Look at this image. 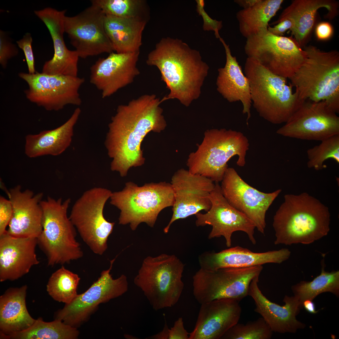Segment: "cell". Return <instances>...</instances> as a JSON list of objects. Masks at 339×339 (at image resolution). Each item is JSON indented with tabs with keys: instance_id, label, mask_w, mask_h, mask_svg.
<instances>
[{
	"instance_id": "6da1fadb",
	"label": "cell",
	"mask_w": 339,
	"mask_h": 339,
	"mask_svg": "<svg viewBox=\"0 0 339 339\" xmlns=\"http://www.w3.org/2000/svg\"><path fill=\"white\" fill-rule=\"evenodd\" d=\"M156 95L145 94L119 105L108 125L105 142L110 169L122 177L132 167L143 165L145 159L141 149L142 141L149 132L160 133L167 124Z\"/></svg>"
},
{
	"instance_id": "7a4b0ae2",
	"label": "cell",
	"mask_w": 339,
	"mask_h": 339,
	"mask_svg": "<svg viewBox=\"0 0 339 339\" xmlns=\"http://www.w3.org/2000/svg\"><path fill=\"white\" fill-rule=\"evenodd\" d=\"M147 65L156 67L169 90L163 101L176 99L186 106L197 99L209 70L200 52L178 39L167 37L148 54Z\"/></svg>"
},
{
	"instance_id": "3957f363",
	"label": "cell",
	"mask_w": 339,
	"mask_h": 339,
	"mask_svg": "<svg viewBox=\"0 0 339 339\" xmlns=\"http://www.w3.org/2000/svg\"><path fill=\"white\" fill-rule=\"evenodd\" d=\"M330 215L328 208L304 192L287 194L273 217L275 245L309 244L328 234Z\"/></svg>"
},
{
	"instance_id": "277c9868",
	"label": "cell",
	"mask_w": 339,
	"mask_h": 339,
	"mask_svg": "<svg viewBox=\"0 0 339 339\" xmlns=\"http://www.w3.org/2000/svg\"><path fill=\"white\" fill-rule=\"evenodd\" d=\"M304 50L303 64L289 78L302 102L325 101L336 113L339 112V52L326 51L309 45Z\"/></svg>"
},
{
	"instance_id": "5b68a950",
	"label": "cell",
	"mask_w": 339,
	"mask_h": 339,
	"mask_svg": "<svg viewBox=\"0 0 339 339\" xmlns=\"http://www.w3.org/2000/svg\"><path fill=\"white\" fill-rule=\"evenodd\" d=\"M244 73L254 107L272 123H285L304 102L293 92L287 78L272 73L253 58L247 57Z\"/></svg>"
},
{
	"instance_id": "8992f818",
	"label": "cell",
	"mask_w": 339,
	"mask_h": 339,
	"mask_svg": "<svg viewBox=\"0 0 339 339\" xmlns=\"http://www.w3.org/2000/svg\"><path fill=\"white\" fill-rule=\"evenodd\" d=\"M249 146L247 138L240 132L224 128L207 130L196 150L188 156V170L215 182H221L232 157L238 156V166L245 165Z\"/></svg>"
},
{
	"instance_id": "52a82bcc",
	"label": "cell",
	"mask_w": 339,
	"mask_h": 339,
	"mask_svg": "<svg viewBox=\"0 0 339 339\" xmlns=\"http://www.w3.org/2000/svg\"><path fill=\"white\" fill-rule=\"evenodd\" d=\"M110 199V203L120 211L119 223L129 224L133 231L142 223L153 227L160 212L172 207L175 201L172 186L165 181L140 186L128 182L121 191L112 192Z\"/></svg>"
},
{
	"instance_id": "ba28073f",
	"label": "cell",
	"mask_w": 339,
	"mask_h": 339,
	"mask_svg": "<svg viewBox=\"0 0 339 339\" xmlns=\"http://www.w3.org/2000/svg\"><path fill=\"white\" fill-rule=\"evenodd\" d=\"M71 202L48 196L41 201L43 212L42 231L37 238L38 244L46 255L48 265H62L79 259L83 255L77 241L76 228L67 210Z\"/></svg>"
},
{
	"instance_id": "9c48e42d",
	"label": "cell",
	"mask_w": 339,
	"mask_h": 339,
	"mask_svg": "<svg viewBox=\"0 0 339 339\" xmlns=\"http://www.w3.org/2000/svg\"><path fill=\"white\" fill-rule=\"evenodd\" d=\"M184 265L174 255L148 256L143 260L134 282L155 310L171 307L179 301L184 288Z\"/></svg>"
},
{
	"instance_id": "30bf717a",
	"label": "cell",
	"mask_w": 339,
	"mask_h": 339,
	"mask_svg": "<svg viewBox=\"0 0 339 339\" xmlns=\"http://www.w3.org/2000/svg\"><path fill=\"white\" fill-rule=\"evenodd\" d=\"M112 193L101 187L85 191L73 205L69 216L84 242L99 255L107 250L108 239L115 224L106 220L103 214L104 206Z\"/></svg>"
},
{
	"instance_id": "8fae6325",
	"label": "cell",
	"mask_w": 339,
	"mask_h": 339,
	"mask_svg": "<svg viewBox=\"0 0 339 339\" xmlns=\"http://www.w3.org/2000/svg\"><path fill=\"white\" fill-rule=\"evenodd\" d=\"M244 50L247 57L253 58L272 73L290 78L304 63V50L291 36H278L267 29L246 39Z\"/></svg>"
},
{
	"instance_id": "7c38bea8",
	"label": "cell",
	"mask_w": 339,
	"mask_h": 339,
	"mask_svg": "<svg viewBox=\"0 0 339 339\" xmlns=\"http://www.w3.org/2000/svg\"><path fill=\"white\" fill-rule=\"evenodd\" d=\"M263 268L261 265L215 270L200 268L193 277L194 296L201 304L223 299L239 301L248 295L251 282L260 276Z\"/></svg>"
},
{
	"instance_id": "4fadbf2b",
	"label": "cell",
	"mask_w": 339,
	"mask_h": 339,
	"mask_svg": "<svg viewBox=\"0 0 339 339\" xmlns=\"http://www.w3.org/2000/svg\"><path fill=\"white\" fill-rule=\"evenodd\" d=\"M116 258L110 261L107 270L103 271L100 277L85 292L78 294L70 303L56 313L55 319L78 328L86 321L99 304L106 303L126 292L128 282L126 276L121 275L114 279L110 274Z\"/></svg>"
},
{
	"instance_id": "5bb4252c",
	"label": "cell",
	"mask_w": 339,
	"mask_h": 339,
	"mask_svg": "<svg viewBox=\"0 0 339 339\" xmlns=\"http://www.w3.org/2000/svg\"><path fill=\"white\" fill-rule=\"evenodd\" d=\"M19 75L28 85L24 91L27 98L47 110L58 111L68 105L81 104L79 91L84 82L83 78L38 72L32 74L21 72Z\"/></svg>"
},
{
	"instance_id": "9a60e30c",
	"label": "cell",
	"mask_w": 339,
	"mask_h": 339,
	"mask_svg": "<svg viewBox=\"0 0 339 339\" xmlns=\"http://www.w3.org/2000/svg\"><path fill=\"white\" fill-rule=\"evenodd\" d=\"M277 133L287 137L321 141L339 134V117L325 101L306 100Z\"/></svg>"
},
{
	"instance_id": "2e32d148",
	"label": "cell",
	"mask_w": 339,
	"mask_h": 339,
	"mask_svg": "<svg viewBox=\"0 0 339 339\" xmlns=\"http://www.w3.org/2000/svg\"><path fill=\"white\" fill-rule=\"evenodd\" d=\"M105 15L99 8L91 4L76 15L65 16V32L79 57L85 58L114 51L105 28Z\"/></svg>"
},
{
	"instance_id": "e0dca14e",
	"label": "cell",
	"mask_w": 339,
	"mask_h": 339,
	"mask_svg": "<svg viewBox=\"0 0 339 339\" xmlns=\"http://www.w3.org/2000/svg\"><path fill=\"white\" fill-rule=\"evenodd\" d=\"M221 182V192L228 202L251 220L264 234L266 212L281 190L261 192L245 182L233 168H227Z\"/></svg>"
},
{
	"instance_id": "ac0fdd59",
	"label": "cell",
	"mask_w": 339,
	"mask_h": 339,
	"mask_svg": "<svg viewBox=\"0 0 339 339\" xmlns=\"http://www.w3.org/2000/svg\"><path fill=\"white\" fill-rule=\"evenodd\" d=\"M210 198L212 205L209 210L206 213L199 212L195 215V223L197 227L207 225L212 226L208 238L223 236L225 239L226 246L230 247L233 233L241 231L245 232L252 243L255 245V224L246 215L228 202L222 194L219 182H215V187L210 193Z\"/></svg>"
},
{
	"instance_id": "d6986e66",
	"label": "cell",
	"mask_w": 339,
	"mask_h": 339,
	"mask_svg": "<svg viewBox=\"0 0 339 339\" xmlns=\"http://www.w3.org/2000/svg\"><path fill=\"white\" fill-rule=\"evenodd\" d=\"M207 177L194 174L183 168L176 171L171 181L174 193L173 214L168 225L164 229L167 233L172 224L176 220L195 215L202 210L210 208V198L215 183Z\"/></svg>"
},
{
	"instance_id": "ffe728a7",
	"label": "cell",
	"mask_w": 339,
	"mask_h": 339,
	"mask_svg": "<svg viewBox=\"0 0 339 339\" xmlns=\"http://www.w3.org/2000/svg\"><path fill=\"white\" fill-rule=\"evenodd\" d=\"M140 51L126 53L113 52L100 58L91 67L90 82L105 98L132 83L140 73L137 67Z\"/></svg>"
},
{
	"instance_id": "44dd1931",
	"label": "cell",
	"mask_w": 339,
	"mask_h": 339,
	"mask_svg": "<svg viewBox=\"0 0 339 339\" xmlns=\"http://www.w3.org/2000/svg\"><path fill=\"white\" fill-rule=\"evenodd\" d=\"M13 209V214L7 233L16 238H37L42 231L43 212L40 205L43 194L34 195L17 186L7 191Z\"/></svg>"
},
{
	"instance_id": "7402d4cb",
	"label": "cell",
	"mask_w": 339,
	"mask_h": 339,
	"mask_svg": "<svg viewBox=\"0 0 339 339\" xmlns=\"http://www.w3.org/2000/svg\"><path fill=\"white\" fill-rule=\"evenodd\" d=\"M34 12L47 28L54 49L52 58L45 63L42 72L51 75L77 77L79 56L75 50L67 49L63 39L66 10L58 11L47 7Z\"/></svg>"
},
{
	"instance_id": "603a6c76",
	"label": "cell",
	"mask_w": 339,
	"mask_h": 339,
	"mask_svg": "<svg viewBox=\"0 0 339 339\" xmlns=\"http://www.w3.org/2000/svg\"><path fill=\"white\" fill-rule=\"evenodd\" d=\"M239 301L223 299L201 304L189 339H220L238 323L242 309Z\"/></svg>"
},
{
	"instance_id": "cb8c5ba5",
	"label": "cell",
	"mask_w": 339,
	"mask_h": 339,
	"mask_svg": "<svg viewBox=\"0 0 339 339\" xmlns=\"http://www.w3.org/2000/svg\"><path fill=\"white\" fill-rule=\"evenodd\" d=\"M259 276L254 278L249 288L248 295L253 299L254 311L261 315L273 332L279 333H295L305 327V325L296 319L301 309L295 297L285 295V303L281 306L268 299L258 286Z\"/></svg>"
},
{
	"instance_id": "d4e9b609",
	"label": "cell",
	"mask_w": 339,
	"mask_h": 339,
	"mask_svg": "<svg viewBox=\"0 0 339 339\" xmlns=\"http://www.w3.org/2000/svg\"><path fill=\"white\" fill-rule=\"evenodd\" d=\"M35 238H16L7 232L0 236V281H14L26 274L40 261Z\"/></svg>"
},
{
	"instance_id": "484cf974",
	"label": "cell",
	"mask_w": 339,
	"mask_h": 339,
	"mask_svg": "<svg viewBox=\"0 0 339 339\" xmlns=\"http://www.w3.org/2000/svg\"><path fill=\"white\" fill-rule=\"evenodd\" d=\"M291 252L287 248L263 252H255L236 246L218 252H207L198 257L200 268L215 270L225 268H244L268 263L280 264L288 260Z\"/></svg>"
},
{
	"instance_id": "4316f807",
	"label": "cell",
	"mask_w": 339,
	"mask_h": 339,
	"mask_svg": "<svg viewBox=\"0 0 339 339\" xmlns=\"http://www.w3.org/2000/svg\"><path fill=\"white\" fill-rule=\"evenodd\" d=\"M219 40L225 49L226 62L223 67L218 69L217 90L229 102L239 101L242 103L243 113L247 115L248 125V121L251 116L252 103L248 80L244 75L236 57L232 55L229 45L221 37Z\"/></svg>"
},
{
	"instance_id": "83f0119b",
	"label": "cell",
	"mask_w": 339,
	"mask_h": 339,
	"mask_svg": "<svg viewBox=\"0 0 339 339\" xmlns=\"http://www.w3.org/2000/svg\"><path fill=\"white\" fill-rule=\"evenodd\" d=\"M338 7V2L333 0H293L271 24L276 25L287 19L292 20L294 25L291 30L292 36L301 47L312 30L318 10L325 8L328 11L326 17L332 19L337 14Z\"/></svg>"
},
{
	"instance_id": "f1b7e54d",
	"label": "cell",
	"mask_w": 339,
	"mask_h": 339,
	"mask_svg": "<svg viewBox=\"0 0 339 339\" xmlns=\"http://www.w3.org/2000/svg\"><path fill=\"white\" fill-rule=\"evenodd\" d=\"M81 112L76 108L69 119L60 126L51 130L43 131L36 135L25 137V153L30 158L50 155H59L70 145L74 127Z\"/></svg>"
},
{
	"instance_id": "f546056e",
	"label": "cell",
	"mask_w": 339,
	"mask_h": 339,
	"mask_svg": "<svg viewBox=\"0 0 339 339\" xmlns=\"http://www.w3.org/2000/svg\"><path fill=\"white\" fill-rule=\"evenodd\" d=\"M27 289L26 285L10 288L0 296V339L28 329L35 321L27 308Z\"/></svg>"
},
{
	"instance_id": "4dcf8cb0",
	"label": "cell",
	"mask_w": 339,
	"mask_h": 339,
	"mask_svg": "<svg viewBox=\"0 0 339 339\" xmlns=\"http://www.w3.org/2000/svg\"><path fill=\"white\" fill-rule=\"evenodd\" d=\"M148 20L105 15L104 26L114 51L126 53L140 51L143 31Z\"/></svg>"
},
{
	"instance_id": "1f68e13d",
	"label": "cell",
	"mask_w": 339,
	"mask_h": 339,
	"mask_svg": "<svg viewBox=\"0 0 339 339\" xmlns=\"http://www.w3.org/2000/svg\"><path fill=\"white\" fill-rule=\"evenodd\" d=\"M283 0H261L253 6L238 11L240 32L246 39L267 29L269 22L280 8Z\"/></svg>"
},
{
	"instance_id": "d6a6232c",
	"label": "cell",
	"mask_w": 339,
	"mask_h": 339,
	"mask_svg": "<svg viewBox=\"0 0 339 339\" xmlns=\"http://www.w3.org/2000/svg\"><path fill=\"white\" fill-rule=\"evenodd\" d=\"M79 334L77 328L60 320L46 322L39 317L28 329L6 336L3 339H76Z\"/></svg>"
},
{
	"instance_id": "836d02e7",
	"label": "cell",
	"mask_w": 339,
	"mask_h": 339,
	"mask_svg": "<svg viewBox=\"0 0 339 339\" xmlns=\"http://www.w3.org/2000/svg\"><path fill=\"white\" fill-rule=\"evenodd\" d=\"M324 259L321 261V271L319 275L311 281H301L292 287L294 296L298 301L300 308L303 307L304 301L313 300L323 293L330 292L339 296V271H326Z\"/></svg>"
},
{
	"instance_id": "e575fe53",
	"label": "cell",
	"mask_w": 339,
	"mask_h": 339,
	"mask_svg": "<svg viewBox=\"0 0 339 339\" xmlns=\"http://www.w3.org/2000/svg\"><path fill=\"white\" fill-rule=\"evenodd\" d=\"M80 280L77 274L62 266L50 277L46 290L54 300L68 304L78 295L77 289Z\"/></svg>"
},
{
	"instance_id": "d590c367",
	"label": "cell",
	"mask_w": 339,
	"mask_h": 339,
	"mask_svg": "<svg viewBox=\"0 0 339 339\" xmlns=\"http://www.w3.org/2000/svg\"><path fill=\"white\" fill-rule=\"evenodd\" d=\"M91 4L105 14L122 18H141L148 20V9L143 0H92Z\"/></svg>"
},
{
	"instance_id": "8d00e7d4",
	"label": "cell",
	"mask_w": 339,
	"mask_h": 339,
	"mask_svg": "<svg viewBox=\"0 0 339 339\" xmlns=\"http://www.w3.org/2000/svg\"><path fill=\"white\" fill-rule=\"evenodd\" d=\"M321 143L307 150V166L316 170L323 169L324 162L332 159L339 163V134L321 141Z\"/></svg>"
},
{
	"instance_id": "74e56055",
	"label": "cell",
	"mask_w": 339,
	"mask_h": 339,
	"mask_svg": "<svg viewBox=\"0 0 339 339\" xmlns=\"http://www.w3.org/2000/svg\"><path fill=\"white\" fill-rule=\"evenodd\" d=\"M272 331L261 317L245 324L237 323L231 328L221 339H269Z\"/></svg>"
},
{
	"instance_id": "f35d334b",
	"label": "cell",
	"mask_w": 339,
	"mask_h": 339,
	"mask_svg": "<svg viewBox=\"0 0 339 339\" xmlns=\"http://www.w3.org/2000/svg\"><path fill=\"white\" fill-rule=\"evenodd\" d=\"M18 49L7 38L5 32L0 30V63L3 68L6 67L8 60L18 54Z\"/></svg>"
},
{
	"instance_id": "ab89813d",
	"label": "cell",
	"mask_w": 339,
	"mask_h": 339,
	"mask_svg": "<svg viewBox=\"0 0 339 339\" xmlns=\"http://www.w3.org/2000/svg\"><path fill=\"white\" fill-rule=\"evenodd\" d=\"M196 2L197 12L202 16L203 20V30L205 31H213L216 37L219 39L221 37L219 32L223 26L222 21L213 19L208 15L204 9V0H196Z\"/></svg>"
},
{
	"instance_id": "60d3db41",
	"label": "cell",
	"mask_w": 339,
	"mask_h": 339,
	"mask_svg": "<svg viewBox=\"0 0 339 339\" xmlns=\"http://www.w3.org/2000/svg\"><path fill=\"white\" fill-rule=\"evenodd\" d=\"M32 39L31 35L26 33L23 37L17 41L18 46L23 51L28 66L29 73H35L36 72L35 66V59L32 47Z\"/></svg>"
},
{
	"instance_id": "b9f144b4",
	"label": "cell",
	"mask_w": 339,
	"mask_h": 339,
	"mask_svg": "<svg viewBox=\"0 0 339 339\" xmlns=\"http://www.w3.org/2000/svg\"><path fill=\"white\" fill-rule=\"evenodd\" d=\"M13 214L11 203L9 199L0 197V236L7 232L6 228L11 220Z\"/></svg>"
},
{
	"instance_id": "7bdbcfd3",
	"label": "cell",
	"mask_w": 339,
	"mask_h": 339,
	"mask_svg": "<svg viewBox=\"0 0 339 339\" xmlns=\"http://www.w3.org/2000/svg\"><path fill=\"white\" fill-rule=\"evenodd\" d=\"M189 333L185 329L183 318L179 317L169 329V339H189Z\"/></svg>"
},
{
	"instance_id": "ee69618b",
	"label": "cell",
	"mask_w": 339,
	"mask_h": 339,
	"mask_svg": "<svg viewBox=\"0 0 339 339\" xmlns=\"http://www.w3.org/2000/svg\"><path fill=\"white\" fill-rule=\"evenodd\" d=\"M294 22L290 19H286L280 22L273 27L269 25L267 30L272 34L278 36H283L288 30H291L294 26Z\"/></svg>"
},
{
	"instance_id": "f6af8a7d",
	"label": "cell",
	"mask_w": 339,
	"mask_h": 339,
	"mask_svg": "<svg viewBox=\"0 0 339 339\" xmlns=\"http://www.w3.org/2000/svg\"><path fill=\"white\" fill-rule=\"evenodd\" d=\"M333 30L329 22H323L319 23L315 29L317 38L320 40H326L330 38L333 34Z\"/></svg>"
},
{
	"instance_id": "bcb514c9",
	"label": "cell",
	"mask_w": 339,
	"mask_h": 339,
	"mask_svg": "<svg viewBox=\"0 0 339 339\" xmlns=\"http://www.w3.org/2000/svg\"><path fill=\"white\" fill-rule=\"evenodd\" d=\"M261 0H235L234 2L243 9L251 7L260 2Z\"/></svg>"
},
{
	"instance_id": "7dc6e473",
	"label": "cell",
	"mask_w": 339,
	"mask_h": 339,
	"mask_svg": "<svg viewBox=\"0 0 339 339\" xmlns=\"http://www.w3.org/2000/svg\"><path fill=\"white\" fill-rule=\"evenodd\" d=\"M169 329L167 323L165 322L162 331L150 337L155 339H169Z\"/></svg>"
},
{
	"instance_id": "c3c4849f",
	"label": "cell",
	"mask_w": 339,
	"mask_h": 339,
	"mask_svg": "<svg viewBox=\"0 0 339 339\" xmlns=\"http://www.w3.org/2000/svg\"><path fill=\"white\" fill-rule=\"evenodd\" d=\"M303 307L307 312L311 314H316L318 312L315 309V305L313 300H305L303 303Z\"/></svg>"
}]
</instances>
